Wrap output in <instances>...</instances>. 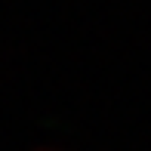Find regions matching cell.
I'll list each match as a JSON object with an SVG mask.
<instances>
[{
  "instance_id": "1",
  "label": "cell",
  "mask_w": 151,
  "mask_h": 151,
  "mask_svg": "<svg viewBox=\"0 0 151 151\" xmlns=\"http://www.w3.org/2000/svg\"><path fill=\"white\" fill-rule=\"evenodd\" d=\"M31 151H65V148H59V145H34Z\"/></svg>"
}]
</instances>
